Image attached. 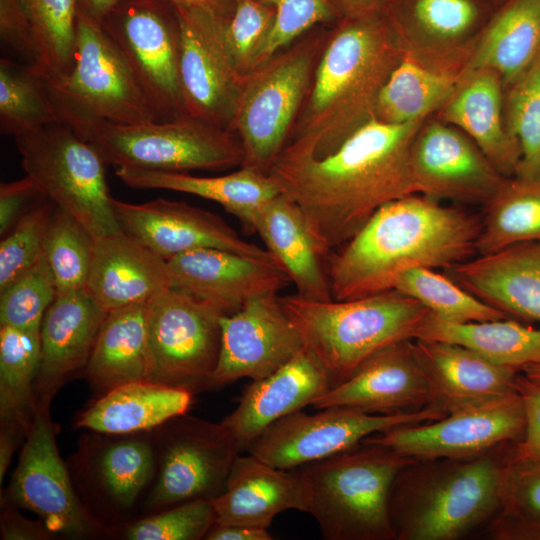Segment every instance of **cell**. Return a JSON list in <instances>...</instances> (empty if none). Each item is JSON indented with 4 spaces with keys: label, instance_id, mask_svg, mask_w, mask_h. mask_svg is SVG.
<instances>
[{
    "label": "cell",
    "instance_id": "obj_1",
    "mask_svg": "<svg viewBox=\"0 0 540 540\" xmlns=\"http://www.w3.org/2000/svg\"><path fill=\"white\" fill-rule=\"evenodd\" d=\"M426 120L389 124L373 117L326 155L276 157L268 174L301 209L325 258L380 207L416 194L410 148Z\"/></svg>",
    "mask_w": 540,
    "mask_h": 540
},
{
    "label": "cell",
    "instance_id": "obj_2",
    "mask_svg": "<svg viewBox=\"0 0 540 540\" xmlns=\"http://www.w3.org/2000/svg\"><path fill=\"white\" fill-rule=\"evenodd\" d=\"M480 230L476 216L424 195L390 201L327 257L332 298L392 290L412 268H451L477 251Z\"/></svg>",
    "mask_w": 540,
    "mask_h": 540
},
{
    "label": "cell",
    "instance_id": "obj_3",
    "mask_svg": "<svg viewBox=\"0 0 540 540\" xmlns=\"http://www.w3.org/2000/svg\"><path fill=\"white\" fill-rule=\"evenodd\" d=\"M403 54L383 7L338 20L281 152L323 156L338 148L374 117Z\"/></svg>",
    "mask_w": 540,
    "mask_h": 540
},
{
    "label": "cell",
    "instance_id": "obj_4",
    "mask_svg": "<svg viewBox=\"0 0 540 540\" xmlns=\"http://www.w3.org/2000/svg\"><path fill=\"white\" fill-rule=\"evenodd\" d=\"M515 442L460 459H431L395 478L389 514L395 539L455 540L501 508L506 465Z\"/></svg>",
    "mask_w": 540,
    "mask_h": 540
},
{
    "label": "cell",
    "instance_id": "obj_5",
    "mask_svg": "<svg viewBox=\"0 0 540 540\" xmlns=\"http://www.w3.org/2000/svg\"><path fill=\"white\" fill-rule=\"evenodd\" d=\"M279 300L331 387L348 379L377 351L415 339L430 313L417 300L393 289L342 301H314L297 294L279 295Z\"/></svg>",
    "mask_w": 540,
    "mask_h": 540
},
{
    "label": "cell",
    "instance_id": "obj_6",
    "mask_svg": "<svg viewBox=\"0 0 540 540\" xmlns=\"http://www.w3.org/2000/svg\"><path fill=\"white\" fill-rule=\"evenodd\" d=\"M417 459L361 441L329 458L300 466L305 512L325 540H392L389 498L397 475Z\"/></svg>",
    "mask_w": 540,
    "mask_h": 540
},
{
    "label": "cell",
    "instance_id": "obj_7",
    "mask_svg": "<svg viewBox=\"0 0 540 540\" xmlns=\"http://www.w3.org/2000/svg\"><path fill=\"white\" fill-rule=\"evenodd\" d=\"M332 26L314 27L244 76L229 128L242 144V166L269 172L308 95Z\"/></svg>",
    "mask_w": 540,
    "mask_h": 540
},
{
    "label": "cell",
    "instance_id": "obj_8",
    "mask_svg": "<svg viewBox=\"0 0 540 540\" xmlns=\"http://www.w3.org/2000/svg\"><path fill=\"white\" fill-rule=\"evenodd\" d=\"M42 80L62 123L71 128L160 121L114 41L81 11L69 70Z\"/></svg>",
    "mask_w": 540,
    "mask_h": 540
},
{
    "label": "cell",
    "instance_id": "obj_9",
    "mask_svg": "<svg viewBox=\"0 0 540 540\" xmlns=\"http://www.w3.org/2000/svg\"><path fill=\"white\" fill-rule=\"evenodd\" d=\"M72 129L115 168L223 171L244 162L234 132L189 116L135 124L95 122Z\"/></svg>",
    "mask_w": 540,
    "mask_h": 540
},
{
    "label": "cell",
    "instance_id": "obj_10",
    "mask_svg": "<svg viewBox=\"0 0 540 540\" xmlns=\"http://www.w3.org/2000/svg\"><path fill=\"white\" fill-rule=\"evenodd\" d=\"M21 166L58 209L93 237L122 230L99 152L71 127L53 124L14 137Z\"/></svg>",
    "mask_w": 540,
    "mask_h": 540
},
{
    "label": "cell",
    "instance_id": "obj_11",
    "mask_svg": "<svg viewBox=\"0 0 540 540\" xmlns=\"http://www.w3.org/2000/svg\"><path fill=\"white\" fill-rule=\"evenodd\" d=\"M223 315L217 308L171 288L149 300L150 381L182 387L193 394L213 389Z\"/></svg>",
    "mask_w": 540,
    "mask_h": 540
},
{
    "label": "cell",
    "instance_id": "obj_12",
    "mask_svg": "<svg viewBox=\"0 0 540 540\" xmlns=\"http://www.w3.org/2000/svg\"><path fill=\"white\" fill-rule=\"evenodd\" d=\"M444 416L445 413L432 405L415 411L379 415L340 406L325 407L315 414L299 410L268 426L245 452L271 466L293 469L329 458L375 433Z\"/></svg>",
    "mask_w": 540,
    "mask_h": 540
},
{
    "label": "cell",
    "instance_id": "obj_13",
    "mask_svg": "<svg viewBox=\"0 0 540 540\" xmlns=\"http://www.w3.org/2000/svg\"><path fill=\"white\" fill-rule=\"evenodd\" d=\"M172 6L178 23V70L186 115L229 130L244 76L226 38L227 20L198 7Z\"/></svg>",
    "mask_w": 540,
    "mask_h": 540
},
{
    "label": "cell",
    "instance_id": "obj_14",
    "mask_svg": "<svg viewBox=\"0 0 540 540\" xmlns=\"http://www.w3.org/2000/svg\"><path fill=\"white\" fill-rule=\"evenodd\" d=\"M160 121L187 116L179 81L178 23L171 3L134 0L101 22Z\"/></svg>",
    "mask_w": 540,
    "mask_h": 540
},
{
    "label": "cell",
    "instance_id": "obj_15",
    "mask_svg": "<svg viewBox=\"0 0 540 540\" xmlns=\"http://www.w3.org/2000/svg\"><path fill=\"white\" fill-rule=\"evenodd\" d=\"M240 453L235 437L221 422L186 414L168 421L157 482L147 504L159 509L198 499L212 501L224 491Z\"/></svg>",
    "mask_w": 540,
    "mask_h": 540
},
{
    "label": "cell",
    "instance_id": "obj_16",
    "mask_svg": "<svg viewBox=\"0 0 540 540\" xmlns=\"http://www.w3.org/2000/svg\"><path fill=\"white\" fill-rule=\"evenodd\" d=\"M524 430V405L516 391L453 411L428 424L396 426L362 441L387 446L417 460L460 459L517 442Z\"/></svg>",
    "mask_w": 540,
    "mask_h": 540
},
{
    "label": "cell",
    "instance_id": "obj_17",
    "mask_svg": "<svg viewBox=\"0 0 540 540\" xmlns=\"http://www.w3.org/2000/svg\"><path fill=\"white\" fill-rule=\"evenodd\" d=\"M48 403L38 402L18 464L7 489L11 506L40 517L52 533L86 536L98 523L76 497L56 444Z\"/></svg>",
    "mask_w": 540,
    "mask_h": 540
},
{
    "label": "cell",
    "instance_id": "obj_18",
    "mask_svg": "<svg viewBox=\"0 0 540 540\" xmlns=\"http://www.w3.org/2000/svg\"><path fill=\"white\" fill-rule=\"evenodd\" d=\"M498 5L493 0H384L404 53L463 72Z\"/></svg>",
    "mask_w": 540,
    "mask_h": 540
},
{
    "label": "cell",
    "instance_id": "obj_19",
    "mask_svg": "<svg viewBox=\"0 0 540 540\" xmlns=\"http://www.w3.org/2000/svg\"><path fill=\"white\" fill-rule=\"evenodd\" d=\"M220 324L221 348L212 388L241 378L262 379L304 348L278 294L249 300L238 311L223 315Z\"/></svg>",
    "mask_w": 540,
    "mask_h": 540
},
{
    "label": "cell",
    "instance_id": "obj_20",
    "mask_svg": "<svg viewBox=\"0 0 540 540\" xmlns=\"http://www.w3.org/2000/svg\"><path fill=\"white\" fill-rule=\"evenodd\" d=\"M416 194L486 203L506 178L462 131L438 119L425 121L410 148Z\"/></svg>",
    "mask_w": 540,
    "mask_h": 540
},
{
    "label": "cell",
    "instance_id": "obj_21",
    "mask_svg": "<svg viewBox=\"0 0 540 540\" xmlns=\"http://www.w3.org/2000/svg\"><path fill=\"white\" fill-rule=\"evenodd\" d=\"M113 207L122 230L165 260L216 248L278 264L270 252L244 240L221 217L185 202L157 198L135 204L113 198Z\"/></svg>",
    "mask_w": 540,
    "mask_h": 540
},
{
    "label": "cell",
    "instance_id": "obj_22",
    "mask_svg": "<svg viewBox=\"0 0 540 540\" xmlns=\"http://www.w3.org/2000/svg\"><path fill=\"white\" fill-rule=\"evenodd\" d=\"M166 261L169 288L224 315L238 311L253 298L278 294L291 283L277 263L228 250L196 249Z\"/></svg>",
    "mask_w": 540,
    "mask_h": 540
},
{
    "label": "cell",
    "instance_id": "obj_23",
    "mask_svg": "<svg viewBox=\"0 0 540 540\" xmlns=\"http://www.w3.org/2000/svg\"><path fill=\"white\" fill-rule=\"evenodd\" d=\"M431 390L413 351V339L393 343L366 359L341 384L312 406L353 408L370 414H395L430 406Z\"/></svg>",
    "mask_w": 540,
    "mask_h": 540
},
{
    "label": "cell",
    "instance_id": "obj_24",
    "mask_svg": "<svg viewBox=\"0 0 540 540\" xmlns=\"http://www.w3.org/2000/svg\"><path fill=\"white\" fill-rule=\"evenodd\" d=\"M331 388L317 359L304 347L270 375L253 380L237 407L221 423L229 429L245 452L268 426L288 414L312 405Z\"/></svg>",
    "mask_w": 540,
    "mask_h": 540
},
{
    "label": "cell",
    "instance_id": "obj_25",
    "mask_svg": "<svg viewBox=\"0 0 540 540\" xmlns=\"http://www.w3.org/2000/svg\"><path fill=\"white\" fill-rule=\"evenodd\" d=\"M413 351L428 381L431 405L446 415L517 391L520 371L493 363L464 346L413 339Z\"/></svg>",
    "mask_w": 540,
    "mask_h": 540
},
{
    "label": "cell",
    "instance_id": "obj_26",
    "mask_svg": "<svg viewBox=\"0 0 540 540\" xmlns=\"http://www.w3.org/2000/svg\"><path fill=\"white\" fill-rule=\"evenodd\" d=\"M106 315L85 289L56 295L40 327L37 403H49L69 376L86 367Z\"/></svg>",
    "mask_w": 540,
    "mask_h": 540
},
{
    "label": "cell",
    "instance_id": "obj_27",
    "mask_svg": "<svg viewBox=\"0 0 540 540\" xmlns=\"http://www.w3.org/2000/svg\"><path fill=\"white\" fill-rule=\"evenodd\" d=\"M169 288L167 261L124 230L94 237L85 290L105 311L147 302Z\"/></svg>",
    "mask_w": 540,
    "mask_h": 540
},
{
    "label": "cell",
    "instance_id": "obj_28",
    "mask_svg": "<svg viewBox=\"0 0 540 540\" xmlns=\"http://www.w3.org/2000/svg\"><path fill=\"white\" fill-rule=\"evenodd\" d=\"M211 503L216 524L268 528L286 510L305 512L304 474L301 467L277 468L250 453L239 454L224 491Z\"/></svg>",
    "mask_w": 540,
    "mask_h": 540
},
{
    "label": "cell",
    "instance_id": "obj_29",
    "mask_svg": "<svg viewBox=\"0 0 540 540\" xmlns=\"http://www.w3.org/2000/svg\"><path fill=\"white\" fill-rule=\"evenodd\" d=\"M446 270L462 288L508 316L540 321V242L512 245Z\"/></svg>",
    "mask_w": 540,
    "mask_h": 540
},
{
    "label": "cell",
    "instance_id": "obj_30",
    "mask_svg": "<svg viewBox=\"0 0 540 540\" xmlns=\"http://www.w3.org/2000/svg\"><path fill=\"white\" fill-rule=\"evenodd\" d=\"M505 88L491 69L464 74L447 102L438 110V120L465 133L505 177L516 174L520 152L509 135L504 119Z\"/></svg>",
    "mask_w": 540,
    "mask_h": 540
},
{
    "label": "cell",
    "instance_id": "obj_31",
    "mask_svg": "<svg viewBox=\"0 0 540 540\" xmlns=\"http://www.w3.org/2000/svg\"><path fill=\"white\" fill-rule=\"evenodd\" d=\"M252 232L261 237L297 295L314 301L333 299L325 257L295 202L282 193L270 200L256 213Z\"/></svg>",
    "mask_w": 540,
    "mask_h": 540
},
{
    "label": "cell",
    "instance_id": "obj_32",
    "mask_svg": "<svg viewBox=\"0 0 540 540\" xmlns=\"http://www.w3.org/2000/svg\"><path fill=\"white\" fill-rule=\"evenodd\" d=\"M115 174L132 188L170 190L214 201L236 217L247 233H253L258 210L281 194L270 174L248 166L211 177L130 167L116 168Z\"/></svg>",
    "mask_w": 540,
    "mask_h": 540
},
{
    "label": "cell",
    "instance_id": "obj_33",
    "mask_svg": "<svg viewBox=\"0 0 540 540\" xmlns=\"http://www.w3.org/2000/svg\"><path fill=\"white\" fill-rule=\"evenodd\" d=\"M148 302L107 313L85 367L94 386L107 392L128 382L151 380Z\"/></svg>",
    "mask_w": 540,
    "mask_h": 540
},
{
    "label": "cell",
    "instance_id": "obj_34",
    "mask_svg": "<svg viewBox=\"0 0 540 540\" xmlns=\"http://www.w3.org/2000/svg\"><path fill=\"white\" fill-rule=\"evenodd\" d=\"M540 56V0H505L478 35L462 76L497 72L504 88Z\"/></svg>",
    "mask_w": 540,
    "mask_h": 540
},
{
    "label": "cell",
    "instance_id": "obj_35",
    "mask_svg": "<svg viewBox=\"0 0 540 540\" xmlns=\"http://www.w3.org/2000/svg\"><path fill=\"white\" fill-rule=\"evenodd\" d=\"M193 393L150 380L133 381L107 391L87 409L78 427L106 434L148 431L184 415Z\"/></svg>",
    "mask_w": 540,
    "mask_h": 540
},
{
    "label": "cell",
    "instance_id": "obj_36",
    "mask_svg": "<svg viewBox=\"0 0 540 540\" xmlns=\"http://www.w3.org/2000/svg\"><path fill=\"white\" fill-rule=\"evenodd\" d=\"M415 339L458 344L493 363L520 372L526 365L540 360V328L507 318L450 322L430 312L419 327Z\"/></svg>",
    "mask_w": 540,
    "mask_h": 540
},
{
    "label": "cell",
    "instance_id": "obj_37",
    "mask_svg": "<svg viewBox=\"0 0 540 540\" xmlns=\"http://www.w3.org/2000/svg\"><path fill=\"white\" fill-rule=\"evenodd\" d=\"M462 71L427 64L404 53L383 86L374 117L402 124L427 119L456 90Z\"/></svg>",
    "mask_w": 540,
    "mask_h": 540
},
{
    "label": "cell",
    "instance_id": "obj_38",
    "mask_svg": "<svg viewBox=\"0 0 540 540\" xmlns=\"http://www.w3.org/2000/svg\"><path fill=\"white\" fill-rule=\"evenodd\" d=\"M485 204L476 246L479 255L540 242V176L506 177Z\"/></svg>",
    "mask_w": 540,
    "mask_h": 540
},
{
    "label": "cell",
    "instance_id": "obj_39",
    "mask_svg": "<svg viewBox=\"0 0 540 540\" xmlns=\"http://www.w3.org/2000/svg\"><path fill=\"white\" fill-rule=\"evenodd\" d=\"M40 358V330L0 326L1 424L17 425L28 432L37 410Z\"/></svg>",
    "mask_w": 540,
    "mask_h": 540
},
{
    "label": "cell",
    "instance_id": "obj_40",
    "mask_svg": "<svg viewBox=\"0 0 540 540\" xmlns=\"http://www.w3.org/2000/svg\"><path fill=\"white\" fill-rule=\"evenodd\" d=\"M62 123L42 78L29 63L0 59V130L14 137Z\"/></svg>",
    "mask_w": 540,
    "mask_h": 540
},
{
    "label": "cell",
    "instance_id": "obj_41",
    "mask_svg": "<svg viewBox=\"0 0 540 540\" xmlns=\"http://www.w3.org/2000/svg\"><path fill=\"white\" fill-rule=\"evenodd\" d=\"M34 44L31 65L42 78L64 74L72 63L79 0H22Z\"/></svg>",
    "mask_w": 540,
    "mask_h": 540
},
{
    "label": "cell",
    "instance_id": "obj_42",
    "mask_svg": "<svg viewBox=\"0 0 540 540\" xmlns=\"http://www.w3.org/2000/svg\"><path fill=\"white\" fill-rule=\"evenodd\" d=\"M393 290L417 300L433 315L445 321L472 322L508 318L506 313L431 268L416 267L403 272L397 278Z\"/></svg>",
    "mask_w": 540,
    "mask_h": 540
},
{
    "label": "cell",
    "instance_id": "obj_43",
    "mask_svg": "<svg viewBox=\"0 0 540 540\" xmlns=\"http://www.w3.org/2000/svg\"><path fill=\"white\" fill-rule=\"evenodd\" d=\"M504 119L520 152L515 175L540 176V56L505 88Z\"/></svg>",
    "mask_w": 540,
    "mask_h": 540
},
{
    "label": "cell",
    "instance_id": "obj_44",
    "mask_svg": "<svg viewBox=\"0 0 540 540\" xmlns=\"http://www.w3.org/2000/svg\"><path fill=\"white\" fill-rule=\"evenodd\" d=\"M94 237L73 216L56 208L44 254L55 278L57 294L85 289Z\"/></svg>",
    "mask_w": 540,
    "mask_h": 540
},
{
    "label": "cell",
    "instance_id": "obj_45",
    "mask_svg": "<svg viewBox=\"0 0 540 540\" xmlns=\"http://www.w3.org/2000/svg\"><path fill=\"white\" fill-rule=\"evenodd\" d=\"M56 295L55 278L43 252L31 267L0 291V324L40 330Z\"/></svg>",
    "mask_w": 540,
    "mask_h": 540
},
{
    "label": "cell",
    "instance_id": "obj_46",
    "mask_svg": "<svg viewBox=\"0 0 540 540\" xmlns=\"http://www.w3.org/2000/svg\"><path fill=\"white\" fill-rule=\"evenodd\" d=\"M101 483L110 497L122 507H130L154 471V454L141 439L109 445L97 465Z\"/></svg>",
    "mask_w": 540,
    "mask_h": 540
},
{
    "label": "cell",
    "instance_id": "obj_47",
    "mask_svg": "<svg viewBox=\"0 0 540 540\" xmlns=\"http://www.w3.org/2000/svg\"><path fill=\"white\" fill-rule=\"evenodd\" d=\"M43 200L2 236L0 243V291L31 267L44 252L47 233L56 210Z\"/></svg>",
    "mask_w": 540,
    "mask_h": 540
},
{
    "label": "cell",
    "instance_id": "obj_48",
    "mask_svg": "<svg viewBox=\"0 0 540 540\" xmlns=\"http://www.w3.org/2000/svg\"><path fill=\"white\" fill-rule=\"evenodd\" d=\"M276 10L272 29L256 66L319 25H334L340 16L330 0H258Z\"/></svg>",
    "mask_w": 540,
    "mask_h": 540
},
{
    "label": "cell",
    "instance_id": "obj_49",
    "mask_svg": "<svg viewBox=\"0 0 540 540\" xmlns=\"http://www.w3.org/2000/svg\"><path fill=\"white\" fill-rule=\"evenodd\" d=\"M216 524L210 500L198 499L179 504L130 525V540H199Z\"/></svg>",
    "mask_w": 540,
    "mask_h": 540
},
{
    "label": "cell",
    "instance_id": "obj_50",
    "mask_svg": "<svg viewBox=\"0 0 540 540\" xmlns=\"http://www.w3.org/2000/svg\"><path fill=\"white\" fill-rule=\"evenodd\" d=\"M274 7L258 0H236L232 16L225 23L226 38L239 72L252 71L272 29Z\"/></svg>",
    "mask_w": 540,
    "mask_h": 540
},
{
    "label": "cell",
    "instance_id": "obj_51",
    "mask_svg": "<svg viewBox=\"0 0 540 540\" xmlns=\"http://www.w3.org/2000/svg\"><path fill=\"white\" fill-rule=\"evenodd\" d=\"M539 518L540 458L519 459L513 457L512 452L504 474L501 508L492 523L525 522Z\"/></svg>",
    "mask_w": 540,
    "mask_h": 540
},
{
    "label": "cell",
    "instance_id": "obj_52",
    "mask_svg": "<svg viewBox=\"0 0 540 540\" xmlns=\"http://www.w3.org/2000/svg\"><path fill=\"white\" fill-rule=\"evenodd\" d=\"M47 199L28 175L0 185V234L4 236L16 222L37 204Z\"/></svg>",
    "mask_w": 540,
    "mask_h": 540
},
{
    "label": "cell",
    "instance_id": "obj_53",
    "mask_svg": "<svg viewBox=\"0 0 540 540\" xmlns=\"http://www.w3.org/2000/svg\"><path fill=\"white\" fill-rule=\"evenodd\" d=\"M516 390L525 411V430L513 448V457L540 458V382L532 381L521 372L516 378Z\"/></svg>",
    "mask_w": 540,
    "mask_h": 540
},
{
    "label": "cell",
    "instance_id": "obj_54",
    "mask_svg": "<svg viewBox=\"0 0 540 540\" xmlns=\"http://www.w3.org/2000/svg\"><path fill=\"white\" fill-rule=\"evenodd\" d=\"M0 36L27 63L34 64L35 44L22 0H0Z\"/></svg>",
    "mask_w": 540,
    "mask_h": 540
},
{
    "label": "cell",
    "instance_id": "obj_55",
    "mask_svg": "<svg viewBox=\"0 0 540 540\" xmlns=\"http://www.w3.org/2000/svg\"><path fill=\"white\" fill-rule=\"evenodd\" d=\"M53 534L45 523L25 518L12 507L1 514V538L4 540H43Z\"/></svg>",
    "mask_w": 540,
    "mask_h": 540
},
{
    "label": "cell",
    "instance_id": "obj_56",
    "mask_svg": "<svg viewBox=\"0 0 540 540\" xmlns=\"http://www.w3.org/2000/svg\"><path fill=\"white\" fill-rule=\"evenodd\" d=\"M490 534L498 540H540V518L514 523H491Z\"/></svg>",
    "mask_w": 540,
    "mask_h": 540
},
{
    "label": "cell",
    "instance_id": "obj_57",
    "mask_svg": "<svg viewBox=\"0 0 540 540\" xmlns=\"http://www.w3.org/2000/svg\"><path fill=\"white\" fill-rule=\"evenodd\" d=\"M205 540H271L267 528L244 525L215 524L205 535Z\"/></svg>",
    "mask_w": 540,
    "mask_h": 540
},
{
    "label": "cell",
    "instance_id": "obj_58",
    "mask_svg": "<svg viewBox=\"0 0 540 540\" xmlns=\"http://www.w3.org/2000/svg\"><path fill=\"white\" fill-rule=\"evenodd\" d=\"M27 435V431L17 425L1 424L0 433V482L7 472L19 439Z\"/></svg>",
    "mask_w": 540,
    "mask_h": 540
},
{
    "label": "cell",
    "instance_id": "obj_59",
    "mask_svg": "<svg viewBox=\"0 0 540 540\" xmlns=\"http://www.w3.org/2000/svg\"><path fill=\"white\" fill-rule=\"evenodd\" d=\"M171 4H181L207 10L214 15L228 20L235 9L236 0H164Z\"/></svg>",
    "mask_w": 540,
    "mask_h": 540
},
{
    "label": "cell",
    "instance_id": "obj_60",
    "mask_svg": "<svg viewBox=\"0 0 540 540\" xmlns=\"http://www.w3.org/2000/svg\"><path fill=\"white\" fill-rule=\"evenodd\" d=\"M134 0H79V11L101 23L115 8Z\"/></svg>",
    "mask_w": 540,
    "mask_h": 540
},
{
    "label": "cell",
    "instance_id": "obj_61",
    "mask_svg": "<svg viewBox=\"0 0 540 540\" xmlns=\"http://www.w3.org/2000/svg\"><path fill=\"white\" fill-rule=\"evenodd\" d=\"M340 18L377 10L383 7L384 0H330Z\"/></svg>",
    "mask_w": 540,
    "mask_h": 540
},
{
    "label": "cell",
    "instance_id": "obj_62",
    "mask_svg": "<svg viewBox=\"0 0 540 540\" xmlns=\"http://www.w3.org/2000/svg\"><path fill=\"white\" fill-rule=\"evenodd\" d=\"M521 373L532 381L540 382V360L526 365Z\"/></svg>",
    "mask_w": 540,
    "mask_h": 540
},
{
    "label": "cell",
    "instance_id": "obj_63",
    "mask_svg": "<svg viewBox=\"0 0 540 540\" xmlns=\"http://www.w3.org/2000/svg\"><path fill=\"white\" fill-rule=\"evenodd\" d=\"M498 6L501 5L505 0H493Z\"/></svg>",
    "mask_w": 540,
    "mask_h": 540
}]
</instances>
